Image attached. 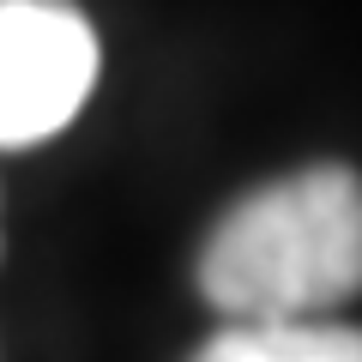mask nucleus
Masks as SVG:
<instances>
[{
	"label": "nucleus",
	"mask_w": 362,
	"mask_h": 362,
	"mask_svg": "<svg viewBox=\"0 0 362 362\" xmlns=\"http://www.w3.org/2000/svg\"><path fill=\"white\" fill-rule=\"evenodd\" d=\"M199 290L223 320H326L362 296V175L308 163L242 194L199 247Z\"/></svg>",
	"instance_id": "f257e3e1"
},
{
	"label": "nucleus",
	"mask_w": 362,
	"mask_h": 362,
	"mask_svg": "<svg viewBox=\"0 0 362 362\" xmlns=\"http://www.w3.org/2000/svg\"><path fill=\"white\" fill-rule=\"evenodd\" d=\"M97 30L73 0H0V151L42 145L97 85Z\"/></svg>",
	"instance_id": "f03ea898"
},
{
	"label": "nucleus",
	"mask_w": 362,
	"mask_h": 362,
	"mask_svg": "<svg viewBox=\"0 0 362 362\" xmlns=\"http://www.w3.org/2000/svg\"><path fill=\"white\" fill-rule=\"evenodd\" d=\"M187 362H362V326H344V320H230Z\"/></svg>",
	"instance_id": "7ed1b4c3"
}]
</instances>
